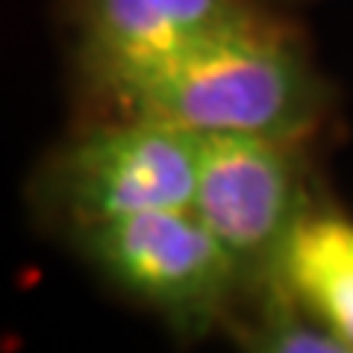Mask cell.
<instances>
[{
  "mask_svg": "<svg viewBox=\"0 0 353 353\" xmlns=\"http://www.w3.org/2000/svg\"><path fill=\"white\" fill-rule=\"evenodd\" d=\"M271 285L353 347V218L309 206L268 271Z\"/></svg>",
  "mask_w": 353,
  "mask_h": 353,
  "instance_id": "6",
  "label": "cell"
},
{
  "mask_svg": "<svg viewBox=\"0 0 353 353\" xmlns=\"http://www.w3.org/2000/svg\"><path fill=\"white\" fill-rule=\"evenodd\" d=\"M88 262L176 333L203 336L227 315L239 265L194 209H159L77 233Z\"/></svg>",
  "mask_w": 353,
  "mask_h": 353,
  "instance_id": "2",
  "label": "cell"
},
{
  "mask_svg": "<svg viewBox=\"0 0 353 353\" xmlns=\"http://www.w3.org/2000/svg\"><path fill=\"white\" fill-rule=\"evenodd\" d=\"M262 318L265 321L250 336V353H353L350 345L301 312L274 285Z\"/></svg>",
  "mask_w": 353,
  "mask_h": 353,
  "instance_id": "7",
  "label": "cell"
},
{
  "mask_svg": "<svg viewBox=\"0 0 353 353\" xmlns=\"http://www.w3.org/2000/svg\"><path fill=\"white\" fill-rule=\"evenodd\" d=\"M197 136L159 121L121 115L68 141L41 176V194L80 230L106 221L192 209Z\"/></svg>",
  "mask_w": 353,
  "mask_h": 353,
  "instance_id": "3",
  "label": "cell"
},
{
  "mask_svg": "<svg viewBox=\"0 0 353 353\" xmlns=\"http://www.w3.org/2000/svg\"><path fill=\"white\" fill-rule=\"evenodd\" d=\"M248 18L239 0H80L83 57L97 80Z\"/></svg>",
  "mask_w": 353,
  "mask_h": 353,
  "instance_id": "5",
  "label": "cell"
},
{
  "mask_svg": "<svg viewBox=\"0 0 353 353\" xmlns=\"http://www.w3.org/2000/svg\"><path fill=\"white\" fill-rule=\"evenodd\" d=\"M194 215L241 277L271 271L285 239L309 209L294 139L197 136Z\"/></svg>",
  "mask_w": 353,
  "mask_h": 353,
  "instance_id": "4",
  "label": "cell"
},
{
  "mask_svg": "<svg viewBox=\"0 0 353 353\" xmlns=\"http://www.w3.org/2000/svg\"><path fill=\"white\" fill-rule=\"evenodd\" d=\"M97 85L121 115L159 121L189 136L301 141L321 112L303 53L259 18L97 77Z\"/></svg>",
  "mask_w": 353,
  "mask_h": 353,
  "instance_id": "1",
  "label": "cell"
}]
</instances>
